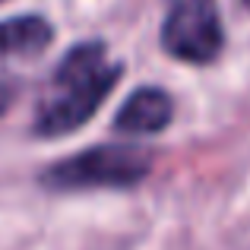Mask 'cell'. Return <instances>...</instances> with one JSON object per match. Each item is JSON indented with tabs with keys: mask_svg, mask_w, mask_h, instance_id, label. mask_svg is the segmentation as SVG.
<instances>
[{
	"mask_svg": "<svg viewBox=\"0 0 250 250\" xmlns=\"http://www.w3.org/2000/svg\"><path fill=\"white\" fill-rule=\"evenodd\" d=\"M0 3H3V0H0Z\"/></svg>",
	"mask_w": 250,
	"mask_h": 250,
	"instance_id": "ba28073f",
	"label": "cell"
},
{
	"mask_svg": "<svg viewBox=\"0 0 250 250\" xmlns=\"http://www.w3.org/2000/svg\"><path fill=\"white\" fill-rule=\"evenodd\" d=\"M152 171V152L140 146H92L42 171L48 190H124Z\"/></svg>",
	"mask_w": 250,
	"mask_h": 250,
	"instance_id": "7a4b0ae2",
	"label": "cell"
},
{
	"mask_svg": "<svg viewBox=\"0 0 250 250\" xmlns=\"http://www.w3.org/2000/svg\"><path fill=\"white\" fill-rule=\"evenodd\" d=\"M13 102V89H6V85H0V117L6 114V108H10Z\"/></svg>",
	"mask_w": 250,
	"mask_h": 250,
	"instance_id": "8992f818",
	"label": "cell"
},
{
	"mask_svg": "<svg viewBox=\"0 0 250 250\" xmlns=\"http://www.w3.org/2000/svg\"><path fill=\"white\" fill-rule=\"evenodd\" d=\"M241 3H244V6H250V0H241Z\"/></svg>",
	"mask_w": 250,
	"mask_h": 250,
	"instance_id": "52a82bcc",
	"label": "cell"
},
{
	"mask_svg": "<svg viewBox=\"0 0 250 250\" xmlns=\"http://www.w3.org/2000/svg\"><path fill=\"white\" fill-rule=\"evenodd\" d=\"M124 67L108 57L102 42H80L61 57L35 108V133L44 140L85 127L114 92Z\"/></svg>",
	"mask_w": 250,
	"mask_h": 250,
	"instance_id": "6da1fadb",
	"label": "cell"
},
{
	"mask_svg": "<svg viewBox=\"0 0 250 250\" xmlns=\"http://www.w3.org/2000/svg\"><path fill=\"white\" fill-rule=\"evenodd\" d=\"M225 29L215 0H168L162 48L184 63H212L222 54Z\"/></svg>",
	"mask_w": 250,
	"mask_h": 250,
	"instance_id": "3957f363",
	"label": "cell"
},
{
	"mask_svg": "<svg viewBox=\"0 0 250 250\" xmlns=\"http://www.w3.org/2000/svg\"><path fill=\"white\" fill-rule=\"evenodd\" d=\"M171 117H174V102L168 92L159 85H143V89L130 92L127 102L117 108L114 130L127 136H152L168 127Z\"/></svg>",
	"mask_w": 250,
	"mask_h": 250,
	"instance_id": "277c9868",
	"label": "cell"
},
{
	"mask_svg": "<svg viewBox=\"0 0 250 250\" xmlns=\"http://www.w3.org/2000/svg\"><path fill=\"white\" fill-rule=\"evenodd\" d=\"M54 38V25L44 16H13L0 22V63L38 57Z\"/></svg>",
	"mask_w": 250,
	"mask_h": 250,
	"instance_id": "5b68a950",
	"label": "cell"
}]
</instances>
